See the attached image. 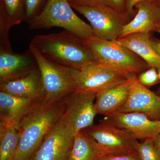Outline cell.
I'll use <instances>...</instances> for the list:
<instances>
[{"label": "cell", "mask_w": 160, "mask_h": 160, "mask_svg": "<svg viewBox=\"0 0 160 160\" xmlns=\"http://www.w3.org/2000/svg\"><path fill=\"white\" fill-rule=\"evenodd\" d=\"M65 110V99L54 102L42 99L35 103L18 124L21 137L13 160H30Z\"/></svg>", "instance_id": "6da1fadb"}, {"label": "cell", "mask_w": 160, "mask_h": 160, "mask_svg": "<svg viewBox=\"0 0 160 160\" xmlns=\"http://www.w3.org/2000/svg\"><path fill=\"white\" fill-rule=\"evenodd\" d=\"M30 44L46 59L65 67L82 70L98 63L83 40L67 30L36 35Z\"/></svg>", "instance_id": "7a4b0ae2"}, {"label": "cell", "mask_w": 160, "mask_h": 160, "mask_svg": "<svg viewBox=\"0 0 160 160\" xmlns=\"http://www.w3.org/2000/svg\"><path fill=\"white\" fill-rule=\"evenodd\" d=\"M68 0H46L41 12L29 23L31 29L60 27L83 40L93 36L90 25L73 11Z\"/></svg>", "instance_id": "3957f363"}, {"label": "cell", "mask_w": 160, "mask_h": 160, "mask_svg": "<svg viewBox=\"0 0 160 160\" xmlns=\"http://www.w3.org/2000/svg\"><path fill=\"white\" fill-rule=\"evenodd\" d=\"M101 66L123 73L138 74L148 69L146 62L127 47L116 41L93 36L83 40Z\"/></svg>", "instance_id": "277c9868"}, {"label": "cell", "mask_w": 160, "mask_h": 160, "mask_svg": "<svg viewBox=\"0 0 160 160\" xmlns=\"http://www.w3.org/2000/svg\"><path fill=\"white\" fill-rule=\"evenodd\" d=\"M89 21L93 36L102 39L117 41L123 27L131 19L127 15L98 1L70 4Z\"/></svg>", "instance_id": "5b68a950"}, {"label": "cell", "mask_w": 160, "mask_h": 160, "mask_svg": "<svg viewBox=\"0 0 160 160\" xmlns=\"http://www.w3.org/2000/svg\"><path fill=\"white\" fill-rule=\"evenodd\" d=\"M29 49L35 57L41 72L44 100L51 102L62 101L75 90L79 70L50 62L30 44Z\"/></svg>", "instance_id": "8992f818"}, {"label": "cell", "mask_w": 160, "mask_h": 160, "mask_svg": "<svg viewBox=\"0 0 160 160\" xmlns=\"http://www.w3.org/2000/svg\"><path fill=\"white\" fill-rule=\"evenodd\" d=\"M106 154L122 153L135 150L138 142L128 132L120 128L106 119L97 125L86 129Z\"/></svg>", "instance_id": "52a82bcc"}, {"label": "cell", "mask_w": 160, "mask_h": 160, "mask_svg": "<svg viewBox=\"0 0 160 160\" xmlns=\"http://www.w3.org/2000/svg\"><path fill=\"white\" fill-rule=\"evenodd\" d=\"M63 116L46 135L30 160L68 159L75 134Z\"/></svg>", "instance_id": "ba28073f"}, {"label": "cell", "mask_w": 160, "mask_h": 160, "mask_svg": "<svg viewBox=\"0 0 160 160\" xmlns=\"http://www.w3.org/2000/svg\"><path fill=\"white\" fill-rule=\"evenodd\" d=\"M96 94L74 91L65 98L63 118L75 135L93 125L97 114L95 106Z\"/></svg>", "instance_id": "9c48e42d"}, {"label": "cell", "mask_w": 160, "mask_h": 160, "mask_svg": "<svg viewBox=\"0 0 160 160\" xmlns=\"http://www.w3.org/2000/svg\"><path fill=\"white\" fill-rule=\"evenodd\" d=\"M128 74L95 63L78 72L75 91L97 93L125 81Z\"/></svg>", "instance_id": "30bf717a"}, {"label": "cell", "mask_w": 160, "mask_h": 160, "mask_svg": "<svg viewBox=\"0 0 160 160\" xmlns=\"http://www.w3.org/2000/svg\"><path fill=\"white\" fill-rule=\"evenodd\" d=\"M129 76L131 82L129 96L118 112H139L151 119L160 120V96L142 85L136 73H129Z\"/></svg>", "instance_id": "8fae6325"}, {"label": "cell", "mask_w": 160, "mask_h": 160, "mask_svg": "<svg viewBox=\"0 0 160 160\" xmlns=\"http://www.w3.org/2000/svg\"><path fill=\"white\" fill-rule=\"evenodd\" d=\"M106 119L137 140L154 139L160 134V120L151 119L143 113L117 112Z\"/></svg>", "instance_id": "7c38bea8"}, {"label": "cell", "mask_w": 160, "mask_h": 160, "mask_svg": "<svg viewBox=\"0 0 160 160\" xmlns=\"http://www.w3.org/2000/svg\"><path fill=\"white\" fill-rule=\"evenodd\" d=\"M38 68L36 58L29 49L23 53L0 49V83L22 77Z\"/></svg>", "instance_id": "4fadbf2b"}, {"label": "cell", "mask_w": 160, "mask_h": 160, "mask_svg": "<svg viewBox=\"0 0 160 160\" xmlns=\"http://www.w3.org/2000/svg\"><path fill=\"white\" fill-rule=\"evenodd\" d=\"M135 9L136 14L123 27L121 37L135 32H154L160 23V4L157 1L140 2L136 5Z\"/></svg>", "instance_id": "5bb4252c"}, {"label": "cell", "mask_w": 160, "mask_h": 160, "mask_svg": "<svg viewBox=\"0 0 160 160\" xmlns=\"http://www.w3.org/2000/svg\"><path fill=\"white\" fill-rule=\"evenodd\" d=\"M129 74L125 81L97 93L95 106L97 114L109 117L125 104L131 86Z\"/></svg>", "instance_id": "9a60e30c"}, {"label": "cell", "mask_w": 160, "mask_h": 160, "mask_svg": "<svg viewBox=\"0 0 160 160\" xmlns=\"http://www.w3.org/2000/svg\"><path fill=\"white\" fill-rule=\"evenodd\" d=\"M0 91L20 98L44 99L42 75L38 67L22 77L0 83Z\"/></svg>", "instance_id": "2e32d148"}, {"label": "cell", "mask_w": 160, "mask_h": 160, "mask_svg": "<svg viewBox=\"0 0 160 160\" xmlns=\"http://www.w3.org/2000/svg\"><path fill=\"white\" fill-rule=\"evenodd\" d=\"M38 101L0 91V127L17 125L25 113Z\"/></svg>", "instance_id": "e0dca14e"}, {"label": "cell", "mask_w": 160, "mask_h": 160, "mask_svg": "<svg viewBox=\"0 0 160 160\" xmlns=\"http://www.w3.org/2000/svg\"><path fill=\"white\" fill-rule=\"evenodd\" d=\"M150 32H135L120 38L116 42L137 54L149 67L160 68V56L151 44Z\"/></svg>", "instance_id": "ac0fdd59"}, {"label": "cell", "mask_w": 160, "mask_h": 160, "mask_svg": "<svg viewBox=\"0 0 160 160\" xmlns=\"http://www.w3.org/2000/svg\"><path fill=\"white\" fill-rule=\"evenodd\" d=\"M105 155V152L84 129L75 135L67 160H101Z\"/></svg>", "instance_id": "d6986e66"}, {"label": "cell", "mask_w": 160, "mask_h": 160, "mask_svg": "<svg viewBox=\"0 0 160 160\" xmlns=\"http://www.w3.org/2000/svg\"><path fill=\"white\" fill-rule=\"evenodd\" d=\"M21 132L18 125L0 127V160H13L19 144Z\"/></svg>", "instance_id": "ffe728a7"}, {"label": "cell", "mask_w": 160, "mask_h": 160, "mask_svg": "<svg viewBox=\"0 0 160 160\" xmlns=\"http://www.w3.org/2000/svg\"><path fill=\"white\" fill-rule=\"evenodd\" d=\"M0 15L11 27L19 24L26 18V0H1Z\"/></svg>", "instance_id": "44dd1931"}, {"label": "cell", "mask_w": 160, "mask_h": 160, "mask_svg": "<svg viewBox=\"0 0 160 160\" xmlns=\"http://www.w3.org/2000/svg\"><path fill=\"white\" fill-rule=\"evenodd\" d=\"M135 149L141 160H160V151L155 145L154 138L146 139L142 143L138 142Z\"/></svg>", "instance_id": "7402d4cb"}, {"label": "cell", "mask_w": 160, "mask_h": 160, "mask_svg": "<svg viewBox=\"0 0 160 160\" xmlns=\"http://www.w3.org/2000/svg\"><path fill=\"white\" fill-rule=\"evenodd\" d=\"M137 77L140 82L148 88L156 85L160 82L157 69L154 67H149L139 73Z\"/></svg>", "instance_id": "603a6c76"}, {"label": "cell", "mask_w": 160, "mask_h": 160, "mask_svg": "<svg viewBox=\"0 0 160 160\" xmlns=\"http://www.w3.org/2000/svg\"><path fill=\"white\" fill-rule=\"evenodd\" d=\"M45 0H26V18L25 21L30 22L41 12Z\"/></svg>", "instance_id": "cb8c5ba5"}, {"label": "cell", "mask_w": 160, "mask_h": 160, "mask_svg": "<svg viewBox=\"0 0 160 160\" xmlns=\"http://www.w3.org/2000/svg\"><path fill=\"white\" fill-rule=\"evenodd\" d=\"M101 160H141L137 150L122 152L105 155Z\"/></svg>", "instance_id": "d4e9b609"}, {"label": "cell", "mask_w": 160, "mask_h": 160, "mask_svg": "<svg viewBox=\"0 0 160 160\" xmlns=\"http://www.w3.org/2000/svg\"><path fill=\"white\" fill-rule=\"evenodd\" d=\"M97 1L104 3L118 11L127 15L126 0H97Z\"/></svg>", "instance_id": "484cf974"}, {"label": "cell", "mask_w": 160, "mask_h": 160, "mask_svg": "<svg viewBox=\"0 0 160 160\" xmlns=\"http://www.w3.org/2000/svg\"><path fill=\"white\" fill-rule=\"evenodd\" d=\"M156 1L158 0H126V12L128 16L132 19L137 13L135 6L137 4L143 1Z\"/></svg>", "instance_id": "4316f807"}, {"label": "cell", "mask_w": 160, "mask_h": 160, "mask_svg": "<svg viewBox=\"0 0 160 160\" xmlns=\"http://www.w3.org/2000/svg\"><path fill=\"white\" fill-rule=\"evenodd\" d=\"M151 44L155 51L160 56V40L152 38Z\"/></svg>", "instance_id": "83f0119b"}, {"label": "cell", "mask_w": 160, "mask_h": 160, "mask_svg": "<svg viewBox=\"0 0 160 160\" xmlns=\"http://www.w3.org/2000/svg\"><path fill=\"white\" fill-rule=\"evenodd\" d=\"M69 4H82V3H85L89 2H94V1H97V0H68Z\"/></svg>", "instance_id": "f1b7e54d"}, {"label": "cell", "mask_w": 160, "mask_h": 160, "mask_svg": "<svg viewBox=\"0 0 160 160\" xmlns=\"http://www.w3.org/2000/svg\"><path fill=\"white\" fill-rule=\"evenodd\" d=\"M155 145L160 151V134L154 138Z\"/></svg>", "instance_id": "f546056e"}, {"label": "cell", "mask_w": 160, "mask_h": 160, "mask_svg": "<svg viewBox=\"0 0 160 160\" xmlns=\"http://www.w3.org/2000/svg\"><path fill=\"white\" fill-rule=\"evenodd\" d=\"M154 32H160V23H158V24L157 25L155 29Z\"/></svg>", "instance_id": "4dcf8cb0"}, {"label": "cell", "mask_w": 160, "mask_h": 160, "mask_svg": "<svg viewBox=\"0 0 160 160\" xmlns=\"http://www.w3.org/2000/svg\"><path fill=\"white\" fill-rule=\"evenodd\" d=\"M157 70L158 74L159 79V81L160 82V68H158V69H157Z\"/></svg>", "instance_id": "1f68e13d"}, {"label": "cell", "mask_w": 160, "mask_h": 160, "mask_svg": "<svg viewBox=\"0 0 160 160\" xmlns=\"http://www.w3.org/2000/svg\"><path fill=\"white\" fill-rule=\"evenodd\" d=\"M158 2L160 4V0H158Z\"/></svg>", "instance_id": "d6a6232c"}]
</instances>
